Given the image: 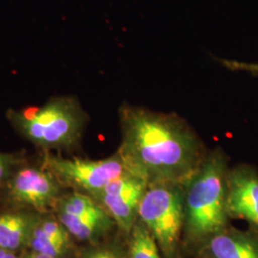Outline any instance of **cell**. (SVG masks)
Returning <instances> with one entry per match:
<instances>
[{
	"instance_id": "obj_1",
	"label": "cell",
	"mask_w": 258,
	"mask_h": 258,
	"mask_svg": "<svg viewBox=\"0 0 258 258\" xmlns=\"http://www.w3.org/2000/svg\"><path fill=\"white\" fill-rule=\"evenodd\" d=\"M118 149L126 170L147 184L184 185L207 154L203 142L176 114L122 104Z\"/></svg>"
},
{
	"instance_id": "obj_2",
	"label": "cell",
	"mask_w": 258,
	"mask_h": 258,
	"mask_svg": "<svg viewBox=\"0 0 258 258\" xmlns=\"http://www.w3.org/2000/svg\"><path fill=\"white\" fill-rule=\"evenodd\" d=\"M228 157L221 148L207 152L201 165L183 185V237L200 247L214 234L230 226L227 209Z\"/></svg>"
},
{
	"instance_id": "obj_3",
	"label": "cell",
	"mask_w": 258,
	"mask_h": 258,
	"mask_svg": "<svg viewBox=\"0 0 258 258\" xmlns=\"http://www.w3.org/2000/svg\"><path fill=\"white\" fill-rule=\"evenodd\" d=\"M6 117L23 138L44 151L75 148L88 121L86 112L73 96L52 97L37 107L9 109Z\"/></svg>"
},
{
	"instance_id": "obj_4",
	"label": "cell",
	"mask_w": 258,
	"mask_h": 258,
	"mask_svg": "<svg viewBox=\"0 0 258 258\" xmlns=\"http://www.w3.org/2000/svg\"><path fill=\"white\" fill-rule=\"evenodd\" d=\"M138 220L154 237L165 258H177L184 231L182 184H148L139 206Z\"/></svg>"
},
{
	"instance_id": "obj_5",
	"label": "cell",
	"mask_w": 258,
	"mask_h": 258,
	"mask_svg": "<svg viewBox=\"0 0 258 258\" xmlns=\"http://www.w3.org/2000/svg\"><path fill=\"white\" fill-rule=\"evenodd\" d=\"M42 166L55 176L62 186L91 197L127 171L118 152L102 160L63 158L47 153Z\"/></svg>"
},
{
	"instance_id": "obj_6",
	"label": "cell",
	"mask_w": 258,
	"mask_h": 258,
	"mask_svg": "<svg viewBox=\"0 0 258 258\" xmlns=\"http://www.w3.org/2000/svg\"><path fill=\"white\" fill-rule=\"evenodd\" d=\"M4 186L13 202L46 212L56 207L62 184L46 167L20 163Z\"/></svg>"
},
{
	"instance_id": "obj_7",
	"label": "cell",
	"mask_w": 258,
	"mask_h": 258,
	"mask_svg": "<svg viewBox=\"0 0 258 258\" xmlns=\"http://www.w3.org/2000/svg\"><path fill=\"white\" fill-rule=\"evenodd\" d=\"M148 184L126 171L112 180L93 199L109 214L120 231L128 234L138 220L139 206Z\"/></svg>"
},
{
	"instance_id": "obj_8",
	"label": "cell",
	"mask_w": 258,
	"mask_h": 258,
	"mask_svg": "<svg viewBox=\"0 0 258 258\" xmlns=\"http://www.w3.org/2000/svg\"><path fill=\"white\" fill-rule=\"evenodd\" d=\"M227 209L231 219L246 222L258 231V170L249 164L230 167L228 172Z\"/></svg>"
},
{
	"instance_id": "obj_9",
	"label": "cell",
	"mask_w": 258,
	"mask_h": 258,
	"mask_svg": "<svg viewBox=\"0 0 258 258\" xmlns=\"http://www.w3.org/2000/svg\"><path fill=\"white\" fill-rule=\"evenodd\" d=\"M202 258H258V231L227 227L199 247Z\"/></svg>"
},
{
	"instance_id": "obj_10",
	"label": "cell",
	"mask_w": 258,
	"mask_h": 258,
	"mask_svg": "<svg viewBox=\"0 0 258 258\" xmlns=\"http://www.w3.org/2000/svg\"><path fill=\"white\" fill-rule=\"evenodd\" d=\"M39 217L27 212L0 213V248L14 251L27 246Z\"/></svg>"
},
{
	"instance_id": "obj_11",
	"label": "cell",
	"mask_w": 258,
	"mask_h": 258,
	"mask_svg": "<svg viewBox=\"0 0 258 258\" xmlns=\"http://www.w3.org/2000/svg\"><path fill=\"white\" fill-rule=\"evenodd\" d=\"M57 219L63 224L70 235L80 241H92L103 235L113 225L112 218H92L58 212Z\"/></svg>"
},
{
	"instance_id": "obj_12",
	"label": "cell",
	"mask_w": 258,
	"mask_h": 258,
	"mask_svg": "<svg viewBox=\"0 0 258 258\" xmlns=\"http://www.w3.org/2000/svg\"><path fill=\"white\" fill-rule=\"evenodd\" d=\"M57 212H63L75 216L92 218H111L101 205L97 203L87 194L73 191L72 194L61 196L56 204Z\"/></svg>"
},
{
	"instance_id": "obj_13",
	"label": "cell",
	"mask_w": 258,
	"mask_h": 258,
	"mask_svg": "<svg viewBox=\"0 0 258 258\" xmlns=\"http://www.w3.org/2000/svg\"><path fill=\"white\" fill-rule=\"evenodd\" d=\"M128 235V258H162L163 254L154 237L139 220Z\"/></svg>"
},
{
	"instance_id": "obj_14",
	"label": "cell",
	"mask_w": 258,
	"mask_h": 258,
	"mask_svg": "<svg viewBox=\"0 0 258 258\" xmlns=\"http://www.w3.org/2000/svg\"><path fill=\"white\" fill-rule=\"evenodd\" d=\"M27 246L34 252L60 258L69 251L71 242L56 239L50 236L39 227L37 222Z\"/></svg>"
},
{
	"instance_id": "obj_15",
	"label": "cell",
	"mask_w": 258,
	"mask_h": 258,
	"mask_svg": "<svg viewBox=\"0 0 258 258\" xmlns=\"http://www.w3.org/2000/svg\"><path fill=\"white\" fill-rule=\"evenodd\" d=\"M38 225L50 236L56 239L71 242L72 236L70 235L69 231L66 230L63 224L58 219L56 220L53 218H40L38 221Z\"/></svg>"
},
{
	"instance_id": "obj_16",
	"label": "cell",
	"mask_w": 258,
	"mask_h": 258,
	"mask_svg": "<svg viewBox=\"0 0 258 258\" xmlns=\"http://www.w3.org/2000/svg\"><path fill=\"white\" fill-rule=\"evenodd\" d=\"M20 163L21 160L17 155L0 151V187L5 185Z\"/></svg>"
},
{
	"instance_id": "obj_17",
	"label": "cell",
	"mask_w": 258,
	"mask_h": 258,
	"mask_svg": "<svg viewBox=\"0 0 258 258\" xmlns=\"http://www.w3.org/2000/svg\"><path fill=\"white\" fill-rule=\"evenodd\" d=\"M220 62L223 66L229 68L232 71L246 72L248 74L258 77V63H249V62L230 60V59H220Z\"/></svg>"
},
{
	"instance_id": "obj_18",
	"label": "cell",
	"mask_w": 258,
	"mask_h": 258,
	"mask_svg": "<svg viewBox=\"0 0 258 258\" xmlns=\"http://www.w3.org/2000/svg\"><path fill=\"white\" fill-rule=\"evenodd\" d=\"M109 249H92L89 251L84 258H107Z\"/></svg>"
},
{
	"instance_id": "obj_19",
	"label": "cell",
	"mask_w": 258,
	"mask_h": 258,
	"mask_svg": "<svg viewBox=\"0 0 258 258\" xmlns=\"http://www.w3.org/2000/svg\"><path fill=\"white\" fill-rule=\"evenodd\" d=\"M23 258H57L54 257V256H49V255H45V254H40V253H37L34 251H31L27 254H25Z\"/></svg>"
},
{
	"instance_id": "obj_20",
	"label": "cell",
	"mask_w": 258,
	"mask_h": 258,
	"mask_svg": "<svg viewBox=\"0 0 258 258\" xmlns=\"http://www.w3.org/2000/svg\"><path fill=\"white\" fill-rule=\"evenodd\" d=\"M107 258H120V255L115 251V250H113V249H109V251H108V255H107Z\"/></svg>"
},
{
	"instance_id": "obj_21",
	"label": "cell",
	"mask_w": 258,
	"mask_h": 258,
	"mask_svg": "<svg viewBox=\"0 0 258 258\" xmlns=\"http://www.w3.org/2000/svg\"><path fill=\"white\" fill-rule=\"evenodd\" d=\"M4 258H19L16 254H15V252L14 251H8L7 252V254L4 256Z\"/></svg>"
},
{
	"instance_id": "obj_22",
	"label": "cell",
	"mask_w": 258,
	"mask_h": 258,
	"mask_svg": "<svg viewBox=\"0 0 258 258\" xmlns=\"http://www.w3.org/2000/svg\"><path fill=\"white\" fill-rule=\"evenodd\" d=\"M8 251H10V250L1 249V248H0V258H4V256L7 254V252H8Z\"/></svg>"
}]
</instances>
